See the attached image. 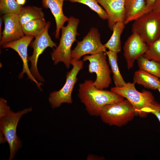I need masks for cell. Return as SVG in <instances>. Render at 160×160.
<instances>
[{
    "label": "cell",
    "instance_id": "6da1fadb",
    "mask_svg": "<svg viewBox=\"0 0 160 160\" xmlns=\"http://www.w3.org/2000/svg\"><path fill=\"white\" fill-rule=\"evenodd\" d=\"M78 96L88 113L95 116H99L104 106L120 102L124 98L111 90L97 89L92 80H86L79 84Z\"/></svg>",
    "mask_w": 160,
    "mask_h": 160
},
{
    "label": "cell",
    "instance_id": "7a4b0ae2",
    "mask_svg": "<svg viewBox=\"0 0 160 160\" xmlns=\"http://www.w3.org/2000/svg\"><path fill=\"white\" fill-rule=\"evenodd\" d=\"M67 25L61 28L62 34L59 44L51 53L52 59L55 65L60 62L64 63L67 68H69L72 59L71 47L76 41V36L79 35L77 29L79 20L73 16L69 18Z\"/></svg>",
    "mask_w": 160,
    "mask_h": 160
},
{
    "label": "cell",
    "instance_id": "3957f363",
    "mask_svg": "<svg viewBox=\"0 0 160 160\" xmlns=\"http://www.w3.org/2000/svg\"><path fill=\"white\" fill-rule=\"evenodd\" d=\"M135 84L133 82H128L121 87H112L110 90L125 98L133 106L136 115L144 118L149 114L150 106L154 100V98L150 91H138Z\"/></svg>",
    "mask_w": 160,
    "mask_h": 160
},
{
    "label": "cell",
    "instance_id": "277c9868",
    "mask_svg": "<svg viewBox=\"0 0 160 160\" xmlns=\"http://www.w3.org/2000/svg\"><path fill=\"white\" fill-rule=\"evenodd\" d=\"M131 103L127 99L104 106L99 116L110 126L121 127L132 121L136 116Z\"/></svg>",
    "mask_w": 160,
    "mask_h": 160
},
{
    "label": "cell",
    "instance_id": "5b68a950",
    "mask_svg": "<svg viewBox=\"0 0 160 160\" xmlns=\"http://www.w3.org/2000/svg\"><path fill=\"white\" fill-rule=\"evenodd\" d=\"M30 107L14 112L12 111L0 121V129L6 141L8 143L9 149V160L14 159L18 150L22 146V143L17 134L18 123L23 116L32 111Z\"/></svg>",
    "mask_w": 160,
    "mask_h": 160
},
{
    "label": "cell",
    "instance_id": "8992f818",
    "mask_svg": "<svg viewBox=\"0 0 160 160\" xmlns=\"http://www.w3.org/2000/svg\"><path fill=\"white\" fill-rule=\"evenodd\" d=\"M132 30L150 46L160 38V15L152 10L145 13L134 20Z\"/></svg>",
    "mask_w": 160,
    "mask_h": 160
},
{
    "label": "cell",
    "instance_id": "52a82bcc",
    "mask_svg": "<svg viewBox=\"0 0 160 160\" xmlns=\"http://www.w3.org/2000/svg\"><path fill=\"white\" fill-rule=\"evenodd\" d=\"M83 61L72 59L71 64L72 68L66 75V80L63 87L57 91L51 92L48 101L53 108H57L63 103L71 104L73 103L72 93L78 80L77 75L83 67Z\"/></svg>",
    "mask_w": 160,
    "mask_h": 160
},
{
    "label": "cell",
    "instance_id": "ba28073f",
    "mask_svg": "<svg viewBox=\"0 0 160 160\" xmlns=\"http://www.w3.org/2000/svg\"><path fill=\"white\" fill-rule=\"evenodd\" d=\"M107 56L105 52H101L84 56L82 60L83 62L87 60L89 62L88 72L89 73L96 74V79L94 81V84L100 89L108 88L111 83V71L106 60Z\"/></svg>",
    "mask_w": 160,
    "mask_h": 160
},
{
    "label": "cell",
    "instance_id": "9c48e42d",
    "mask_svg": "<svg viewBox=\"0 0 160 160\" xmlns=\"http://www.w3.org/2000/svg\"><path fill=\"white\" fill-rule=\"evenodd\" d=\"M100 37L97 29L92 28L82 41H77L76 47L71 50L72 59L79 60L82 56L86 55L105 52L106 48L101 43Z\"/></svg>",
    "mask_w": 160,
    "mask_h": 160
},
{
    "label": "cell",
    "instance_id": "30bf717a",
    "mask_svg": "<svg viewBox=\"0 0 160 160\" xmlns=\"http://www.w3.org/2000/svg\"><path fill=\"white\" fill-rule=\"evenodd\" d=\"M51 24L47 22L46 28L43 32L35 37V39L30 44V46L33 49L32 55L28 57V60L31 63L30 69L31 73L38 80L44 82L43 78L40 74L37 68V63L39 56L47 47H56V44L54 42L49 36L48 30Z\"/></svg>",
    "mask_w": 160,
    "mask_h": 160
},
{
    "label": "cell",
    "instance_id": "8fae6325",
    "mask_svg": "<svg viewBox=\"0 0 160 160\" xmlns=\"http://www.w3.org/2000/svg\"><path fill=\"white\" fill-rule=\"evenodd\" d=\"M34 38L32 36L25 35L20 39L15 41L5 44L2 46L3 48H10L16 52L21 58L23 63V70L19 75V78L21 79L24 74H26L28 78L34 82L38 88L41 90V86L42 83L39 82L33 76L29 68L28 65V48Z\"/></svg>",
    "mask_w": 160,
    "mask_h": 160
},
{
    "label": "cell",
    "instance_id": "7c38bea8",
    "mask_svg": "<svg viewBox=\"0 0 160 160\" xmlns=\"http://www.w3.org/2000/svg\"><path fill=\"white\" fill-rule=\"evenodd\" d=\"M149 46L137 34L132 33L125 42L124 55L128 70L132 68L135 60L147 51Z\"/></svg>",
    "mask_w": 160,
    "mask_h": 160
},
{
    "label": "cell",
    "instance_id": "4fadbf2b",
    "mask_svg": "<svg viewBox=\"0 0 160 160\" xmlns=\"http://www.w3.org/2000/svg\"><path fill=\"white\" fill-rule=\"evenodd\" d=\"M4 27L0 38V44L17 40L25 36L19 21L18 15L8 13L3 15Z\"/></svg>",
    "mask_w": 160,
    "mask_h": 160
},
{
    "label": "cell",
    "instance_id": "5bb4252c",
    "mask_svg": "<svg viewBox=\"0 0 160 160\" xmlns=\"http://www.w3.org/2000/svg\"><path fill=\"white\" fill-rule=\"evenodd\" d=\"M104 8L108 16V26L112 30L118 22H124L125 0H96Z\"/></svg>",
    "mask_w": 160,
    "mask_h": 160
},
{
    "label": "cell",
    "instance_id": "9a60e30c",
    "mask_svg": "<svg viewBox=\"0 0 160 160\" xmlns=\"http://www.w3.org/2000/svg\"><path fill=\"white\" fill-rule=\"evenodd\" d=\"M41 0L42 6L46 9L49 8L54 17L56 25L55 36L56 39H59L60 30L69 19L63 11V2L65 0Z\"/></svg>",
    "mask_w": 160,
    "mask_h": 160
},
{
    "label": "cell",
    "instance_id": "2e32d148",
    "mask_svg": "<svg viewBox=\"0 0 160 160\" xmlns=\"http://www.w3.org/2000/svg\"><path fill=\"white\" fill-rule=\"evenodd\" d=\"M125 20L126 25L150 11L145 0H125Z\"/></svg>",
    "mask_w": 160,
    "mask_h": 160
},
{
    "label": "cell",
    "instance_id": "e0dca14e",
    "mask_svg": "<svg viewBox=\"0 0 160 160\" xmlns=\"http://www.w3.org/2000/svg\"><path fill=\"white\" fill-rule=\"evenodd\" d=\"M133 82L152 90L158 89L160 87L159 78L140 69L135 72Z\"/></svg>",
    "mask_w": 160,
    "mask_h": 160
},
{
    "label": "cell",
    "instance_id": "ac0fdd59",
    "mask_svg": "<svg viewBox=\"0 0 160 160\" xmlns=\"http://www.w3.org/2000/svg\"><path fill=\"white\" fill-rule=\"evenodd\" d=\"M125 25L123 22H118L114 25L111 37L104 44L106 48L117 54L120 52L121 50V36Z\"/></svg>",
    "mask_w": 160,
    "mask_h": 160
},
{
    "label": "cell",
    "instance_id": "d6986e66",
    "mask_svg": "<svg viewBox=\"0 0 160 160\" xmlns=\"http://www.w3.org/2000/svg\"><path fill=\"white\" fill-rule=\"evenodd\" d=\"M44 15L41 8L33 6L23 7L18 14L21 26L31 20L44 17Z\"/></svg>",
    "mask_w": 160,
    "mask_h": 160
},
{
    "label": "cell",
    "instance_id": "ffe728a7",
    "mask_svg": "<svg viewBox=\"0 0 160 160\" xmlns=\"http://www.w3.org/2000/svg\"><path fill=\"white\" fill-rule=\"evenodd\" d=\"M47 22L43 17L31 20L22 26L25 35L32 36L36 37L44 30L47 25Z\"/></svg>",
    "mask_w": 160,
    "mask_h": 160
},
{
    "label": "cell",
    "instance_id": "44dd1931",
    "mask_svg": "<svg viewBox=\"0 0 160 160\" xmlns=\"http://www.w3.org/2000/svg\"><path fill=\"white\" fill-rule=\"evenodd\" d=\"M108 58V63L111 66V71L115 87H121L126 83L119 71L118 63L117 54L110 50L105 52Z\"/></svg>",
    "mask_w": 160,
    "mask_h": 160
},
{
    "label": "cell",
    "instance_id": "7402d4cb",
    "mask_svg": "<svg viewBox=\"0 0 160 160\" xmlns=\"http://www.w3.org/2000/svg\"><path fill=\"white\" fill-rule=\"evenodd\" d=\"M139 69L142 70L160 78V63L153 60H149L143 55L136 60Z\"/></svg>",
    "mask_w": 160,
    "mask_h": 160
},
{
    "label": "cell",
    "instance_id": "603a6c76",
    "mask_svg": "<svg viewBox=\"0 0 160 160\" xmlns=\"http://www.w3.org/2000/svg\"><path fill=\"white\" fill-rule=\"evenodd\" d=\"M22 7L16 0H0V11L2 15L8 13L18 15Z\"/></svg>",
    "mask_w": 160,
    "mask_h": 160
},
{
    "label": "cell",
    "instance_id": "cb8c5ba5",
    "mask_svg": "<svg viewBox=\"0 0 160 160\" xmlns=\"http://www.w3.org/2000/svg\"><path fill=\"white\" fill-rule=\"evenodd\" d=\"M72 2L81 3L88 6L95 12L100 18L103 20L108 19V15L104 9L100 6L96 0H65Z\"/></svg>",
    "mask_w": 160,
    "mask_h": 160
},
{
    "label": "cell",
    "instance_id": "d4e9b609",
    "mask_svg": "<svg viewBox=\"0 0 160 160\" xmlns=\"http://www.w3.org/2000/svg\"><path fill=\"white\" fill-rule=\"evenodd\" d=\"M143 56L148 60L160 63V38L149 46L147 51Z\"/></svg>",
    "mask_w": 160,
    "mask_h": 160
},
{
    "label": "cell",
    "instance_id": "484cf974",
    "mask_svg": "<svg viewBox=\"0 0 160 160\" xmlns=\"http://www.w3.org/2000/svg\"><path fill=\"white\" fill-rule=\"evenodd\" d=\"M12 111L7 105V100L3 98L0 99V119L9 114Z\"/></svg>",
    "mask_w": 160,
    "mask_h": 160
},
{
    "label": "cell",
    "instance_id": "4316f807",
    "mask_svg": "<svg viewBox=\"0 0 160 160\" xmlns=\"http://www.w3.org/2000/svg\"><path fill=\"white\" fill-rule=\"evenodd\" d=\"M149 113L155 115L160 123V104L154 100L150 106Z\"/></svg>",
    "mask_w": 160,
    "mask_h": 160
},
{
    "label": "cell",
    "instance_id": "83f0119b",
    "mask_svg": "<svg viewBox=\"0 0 160 160\" xmlns=\"http://www.w3.org/2000/svg\"><path fill=\"white\" fill-rule=\"evenodd\" d=\"M153 11L160 15V0H156L152 7Z\"/></svg>",
    "mask_w": 160,
    "mask_h": 160
},
{
    "label": "cell",
    "instance_id": "f1b7e54d",
    "mask_svg": "<svg viewBox=\"0 0 160 160\" xmlns=\"http://www.w3.org/2000/svg\"><path fill=\"white\" fill-rule=\"evenodd\" d=\"M156 0H145L148 7L152 10V7Z\"/></svg>",
    "mask_w": 160,
    "mask_h": 160
},
{
    "label": "cell",
    "instance_id": "f546056e",
    "mask_svg": "<svg viewBox=\"0 0 160 160\" xmlns=\"http://www.w3.org/2000/svg\"><path fill=\"white\" fill-rule=\"evenodd\" d=\"M3 20V15H2L0 17V38L1 37L2 33L1 32V28L2 20Z\"/></svg>",
    "mask_w": 160,
    "mask_h": 160
},
{
    "label": "cell",
    "instance_id": "4dcf8cb0",
    "mask_svg": "<svg viewBox=\"0 0 160 160\" xmlns=\"http://www.w3.org/2000/svg\"><path fill=\"white\" fill-rule=\"evenodd\" d=\"M17 3L21 6L24 5L26 2V0H16Z\"/></svg>",
    "mask_w": 160,
    "mask_h": 160
},
{
    "label": "cell",
    "instance_id": "1f68e13d",
    "mask_svg": "<svg viewBox=\"0 0 160 160\" xmlns=\"http://www.w3.org/2000/svg\"><path fill=\"white\" fill-rule=\"evenodd\" d=\"M158 90L160 93V87H159V88L158 89Z\"/></svg>",
    "mask_w": 160,
    "mask_h": 160
},
{
    "label": "cell",
    "instance_id": "d6a6232c",
    "mask_svg": "<svg viewBox=\"0 0 160 160\" xmlns=\"http://www.w3.org/2000/svg\"><path fill=\"white\" fill-rule=\"evenodd\" d=\"M159 79H160V78H159Z\"/></svg>",
    "mask_w": 160,
    "mask_h": 160
}]
</instances>
